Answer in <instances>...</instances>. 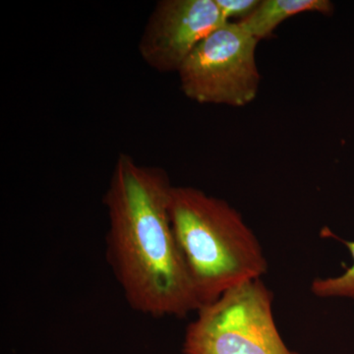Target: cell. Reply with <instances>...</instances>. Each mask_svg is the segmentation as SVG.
<instances>
[{"instance_id": "ba28073f", "label": "cell", "mask_w": 354, "mask_h": 354, "mask_svg": "<svg viewBox=\"0 0 354 354\" xmlns=\"http://www.w3.org/2000/svg\"><path fill=\"white\" fill-rule=\"evenodd\" d=\"M223 19H246L259 6L261 0H216Z\"/></svg>"}, {"instance_id": "277c9868", "label": "cell", "mask_w": 354, "mask_h": 354, "mask_svg": "<svg viewBox=\"0 0 354 354\" xmlns=\"http://www.w3.org/2000/svg\"><path fill=\"white\" fill-rule=\"evenodd\" d=\"M257 41L239 22L225 23L198 44L178 70L183 94L199 104L247 106L260 86Z\"/></svg>"}, {"instance_id": "6da1fadb", "label": "cell", "mask_w": 354, "mask_h": 354, "mask_svg": "<svg viewBox=\"0 0 354 354\" xmlns=\"http://www.w3.org/2000/svg\"><path fill=\"white\" fill-rule=\"evenodd\" d=\"M172 186L164 169L121 153L104 198L109 267L128 305L156 318L200 309L172 230Z\"/></svg>"}, {"instance_id": "3957f363", "label": "cell", "mask_w": 354, "mask_h": 354, "mask_svg": "<svg viewBox=\"0 0 354 354\" xmlns=\"http://www.w3.org/2000/svg\"><path fill=\"white\" fill-rule=\"evenodd\" d=\"M272 300L262 279L227 291L198 310L184 335L183 354H300L283 341Z\"/></svg>"}, {"instance_id": "52a82bcc", "label": "cell", "mask_w": 354, "mask_h": 354, "mask_svg": "<svg viewBox=\"0 0 354 354\" xmlns=\"http://www.w3.org/2000/svg\"><path fill=\"white\" fill-rule=\"evenodd\" d=\"M327 236L337 239L348 247L353 264L344 274L332 278H319L312 281L310 290L319 298H353L354 299V241H344L332 234L329 230L326 232Z\"/></svg>"}, {"instance_id": "8992f818", "label": "cell", "mask_w": 354, "mask_h": 354, "mask_svg": "<svg viewBox=\"0 0 354 354\" xmlns=\"http://www.w3.org/2000/svg\"><path fill=\"white\" fill-rule=\"evenodd\" d=\"M334 6L329 0H261L259 6L239 24L251 37L261 41L288 18L305 12L330 14Z\"/></svg>"}, {"instance_id": "5b68a950", "label": "cell", "mask_w": 354, "mask_h": 354, "mask_svg": "<svg viewBox=\"0 0 354 354\" xmlns=\"http://www.w3.org/2000/svg\"><path fill=\"white\" fill-rule=\"evenodd\" d=\"M227 23L216 0H160L139 41V53L158 72H178L191 53Z\"/></svg>"}, {"instance_id": "7a4b0ae2", "label": "cell", "mask_w": 354, "mask_h": 354, "mask_svg": "<svg viewBox=\"0 0 354 354\" xmlns=\"http://www.w3.org/2000/svg\"><path fill=\"white\" fill-rule=\"evenodd\" d=\"M169 214L200 309L267 272L257 236L225 200L192 186L174 185Z\"/></svg>"}]
</instances>
